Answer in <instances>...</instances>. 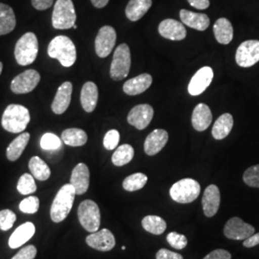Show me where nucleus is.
<instances>
[{"label": "nucleus", "instance_id": "f257e3e1", "mask_svg": "<svg viewBox=\"0 0 259 259\" xmlns=\"http://www.w3.org/2000/svg\"><path fill=\"white\" fill-rule=\"evenodd\" d=\"M50 58L58 60L65 67L74 65L77 59V52L73 41L68 37L58 36L54 37L47 49Z\"/></svg>", "mask_w": 259, "mask_h": 259}, {"label": "nucleus", "instance_id": "f03ea898", "mask_svg": "<svg viewBox=\"0 0 259 259\" xmlns=\"http://www.w3.org/2000/svg\"><path fill=\"white\" fill-rule=\"evenodd\" d=\"M30 119V112L27 108L18 104H12L4 111L1 124L7 132L19 134L26 129Z\"/></svg>", "mask_w": 259, "mask_h": 259}, {"label": "nucleus", "instance_id": "7ed1b4c3", "mask_svg": "<svg viewBox=\"0 0 259 259\" xmlns=\"http://www.w3.org/2000/svg\"><path fill=\"white\" fill-rule=\"evenodd\" d=\"M75 195L74 187L70 184L61 187L50 208V217L53 222H63L68 216L74 203Z\"/></svg>", "mask_w": 259, "mask_h": 259}, {"label": "nucleus", "instance_id": "20e7f679", "mask_svg": "<svg viewBox=\"0 0 259 259\" xmlns=\"http://www.w3.org/2000/svg\"><path fill=\"white\" fill-rule=\"evenodd\" d=\"M38 52V42L36 35L32 32L24 34L15 47V57L19 65L25 66L35 62Z\"/></svg>", "mask_w": 259, "mask_h": 259}, {"label": "nucleus", "instance_id": "39448f33", "mask_svg": "<svg viewBox=\"0 0 259 259\" xmlns=\"http://www.w3.org/2000/svg\"><path fill=\"white\" fill-rule=\"evenodd\" d=\"M77 19L72 0H57L52 14V25L55 29L73 28Z\"/></svg>", "mask_w": 259, "mask_h": 259}, {"label": "nucleus", "instance_id": "423d86ee", "mask_svg": "<svg viewBox=\"0 0 259 259\" xmlns=\"http://www.w3.org/2000/svg\"><path fill=\"white\" fill-rule=\"evenodd\" d=\"M201 192V186L193 179H183L175 183L170 188L171 198L180 204L194 202Z\"/></svg>", "mask_w": 259, "mask_h": 259}, {"label": "nucleus", "instance_id": "0eeeda50", "mask_svg": "<svg viewBox=\"0 0 259 259\" xmlns=\"http://www.w3.org/2000/svg\"><path fill=\"white\" fill-rule=\"evenodd\" d=\"M78 218L81 226L89 232H97L101 224L99 206L92 200H84L78 207Z\"/></svg>", "mask_w": 259, "mask_h": 259}, {"label": "nucleus", "instance_id": "6e6552de", "mask_svg": "<svg viewBox=\"0 0 259 259\" xmlns=\"http://www.w3.org/2000/svg\"><path fill=\"white\" fill-rule=\"evenodd\" d=\"M131 68V51L126 44H122L114 51L111 62V74L113 81H120L126 78Z\"/></svg>", "mask_w": 259, "mask_h": 259}, {"label": "nucleus", "instance_id": "1a4fd4ad", "mask_svg": "<svg viewBox=\"0 0 259 259\" xmlns=\"http://www.w3.org/2000/svg\"><path fill=\"white\" fill-rule=\"evenodd\" d=\"M236 64L241 67H250L259 62V40L250 39L242 42L236 50Z\"/></svg>", "mask_w": 259, "mask_h": 259}, {"label": "nucleus", "instance_id": "9d476101", "mask_svg": "<svg viewBox=\"0 0 259 259\" xmlns=\"http://www.w3.org/2000/svg\"><path fill=\"white\" fill-rule=\"evenodd\" d=\"M255 229L239 217H232L224 228V234L232 240H245L254 233Z\"/></svg>", "mask_w": 259, "mask_h": 259}, {"label": "nucleus", "instance_id": "9b49d317", "mask_svg": "<svg viewBox=\"0 0 259 259\" xmlns=\"http://www.w3.org/2000/svg\"><path fill=\"white\" fill-rule=\"evenodd\" d=\"M116 42V32L114 28L103 26L95 37V52L98 57L106 58L110 55Z\"/></svg>", "mask_w": 259, "mask_h": 259}, {"label": "nucleus", "instance_id": "f8f14e48", "mask_svg": "<svg viewBox=\"0 0 259 259\" xmlns=\"http://www.w3.org/2000/svg\"><path fill=\"white\" fill-rule=\"evenodd\" d=\"M40 80L39 73L29 69L18 75L11 83V90L16 94H25L33 92Z\"/></svg>", "mask_w": 259, "mask_h": 259}, {"label": "nucleus", "instance_id": "ddd939ff", "mask_svg": "<svg viewBox=\"0 0 259 259\" xmlns=\"http://www.w3.org/2000/svg\"><path fill=\"white\" fill-rule=\"evenodd\" d=\"M154 116V109L148 104H142L134 107L128 114L127 120L130 125L137 129H145Z\"/></svg>", "mask_w": 259, "mask_h": 259}, {"label": "nucleus", "instance_id": "4468645a", "mask_svg": "<svg viewBox=\"0 0 259 259\" xmlns=\"http://www.w3.org/2000/svg\"><path fill=\"white\" fill-rule=\"evenodd\" d=\"M213 70L209 66L199 69L192 77L188 84V93L192 96H197L204 93L213 80Z\"/></svg>", "mask_w": 259, "mask_h": 259}, {"label": "nucleus", "instance_id": "2eb2a0df", "mask_svg": "<svg viewBox=\"0 0 259 259\" xmlns=\"http://www.w3.org/2000/svg\"><path fill=\"white\" fill-rule=\"evenodd\" d=\"M85 242L93 249L100 251H109L112 250L115 246L114 235L111 231L107 229L93 232L87 237Z\"/></svg>", "mask_w": 259, "mask_h": 259}, {"label": "nucleus", "instance_id": "dca6fc26", "mask_svg": "<svg viewBox=\"0 0 259 259\" xmlns=\"http://www.w3.org/2000/svg\"><path fill=\"white\" fill-rule=\"evenodd\" d=\"M158 33L161 37L171 40H183L186 37V29L184 24L172 19H164L159 23Z\"/></svg>", "mask_w": 259, "mask_h": 259}, {"label": "nucleus", "instance_id": "f3484780", "mask_svg": "<svg viewBox=\"0 0 259 259\" xmlns=\"http://www.w3.org/2000/svg\"><path fill=\"white\" fill-rule=\"evenodd\" d=\"M221 202V194L218 186L215 185H208L203 195V209L206 217H213L218 212Z\"/></svg>", "mask_w": 259, "mask_h": 259}, {"label": "nucleus", "instance_id": "a211bd4d", "mask_svg": "<svg viewBox=\"0 0 259 259\" xmlns=\"http://www.w3.org/2000/svg\"><path fill=\"white\" fill-rule=\"evenodd\" d=\"M70 185L74 187L76 195H83L90 186V170L84 163H79L74 167L70 177Z\"/></svg>", "mask_w": 259, "mask_h": 259}, {"label": "nucleus", "instance_id": "6ab92c4d", "mask_svg": "<svg viewBox=\"0 0 259 259\" xmlns=\"http://www.w3.org/2000/svg\"><path fill=\"white\" fill-rule=\"evenodd\" d=\"M72 89V83L70 82H65L60 85L51 105V109L54 113L63 114L68 109L71 101Z\"/></svg>", "mask_w": 259, "mask_h": 259}, {"label": "nucleus", "instance_id": "aec40b11", "mask_svg": "<svg viewBox=\"0 0 259 259\" xmlns=\"http://www.w3.org/2000/svg\"><path fill=\"white\" fill-rule=\"evenodd\" d=\"M167 141L168 133L165 130H155L145 139L144 151L148 156H155L164 148Z\"/></svg>", "mask_w": 259, "mask_h": 259}, {"label": "nucleus", "instance_id": "412c9836", "mask_svg": "<svg viewBox=\"0 0 259 259\" xmlns=\"http://www.w3.org/2000/svg\"><path fill=\"white\" fill-rule=\"evenodd\" d=\"M36 232V228L33 223L22 224L12 233L9 239V247L11 249H17L30 240Z\"/></svg>", "mask_w": 259, "mask_h": 259}, {"label": "nucleus", "instance_id": "4be33fe9", "mask_svg": "<svg viewBox=\"0 0 259 259\" xmlns=\"http://www.w3.org/2000/svg\"><path fill=\"white\" fill-rule=\"evenodd\" d=\"M212 122V113L209 107L205 104H198L192 113V125L198 132L207 129Z\"/></svg>", "mask_w": 259, "mask_h": 259}, {"label": "nucleus", "instance_id": "5701e85b", "mask_svg": "<svg viewBox=\"0 0 259 259\" xmlns=\"http://www.w3.org/2000/svg\"><path fill=\"white\" fill-rule=\"evenodd\" d=\"M153 78L150 74L144 73L140 74L135 78L128 80L123 85L124 93L131 96H135L138 94L146 92L152 84Z\"/></svg>", "mask_w": 259, "mask_h": 259}, {"label": "nucleus", "instance_id": "b1692460", "mask_svg": "<svg viewBox=\"0 0 259 259\" xmlns=\"http://www.w3.org/2000/svg\"><path fill=\"white\" fill-rule=\"evenodd\" d=\"M180 18L182 22L188 27L193 28L198 31H204L209 26V18L205 14L193 13L188 10H181Z\"/></svg>", "mask_w": 259, "mask_h": 259}, {"label": "nucleus", "instance_id": "393cba45", "mask_svg": "<svg viewBox=\"0 0 259 259\" xmlns=\"http://www.w3.org/2000/svg\"><path fill=\"white\" fill-rule=\"evenodd\" d=\"M98 101V89L93 82H87L81 91V104L87 112H93Z\"/></svg>", "mask_w": 259, "mask_h": 259}, {"label": "nucleus", "instance_id": "a878e982", "mask_svg": "<svg viewBox=\"0 0 259 259\" xmlns=\"http://www.w3.org/2000/svg\"><path fill=\"white\" fill-rule=\"evenodd\" d=\"M152 6V0H130L125 14L131 21L142 19Z\"/></svg>", "mask_w": 259, "mask_h": 259}, {"label": "nucleus", "instance_id": "bb28decb", "mask_svg": "<svg viewBox=\"0 0 259 259\" xmlns=\"http://www.w3.org/2000/svg\"><path fill=\"white\" fill-rule=\"evenodd\" d=\"M213 31L215 38L221 45H229L233 38V27L228 19H217L213 26Z\"/></svg>", "mask_w": 259, "mask_h": 259}, {"label": "nucleus", "instance_id": "cd10ccee", "mask_svg": "<svg viewBox=\"0 0 259 259\" xmlns=\"http://www.w3.org/2000/svg\"><path fill=\"white\" fill-rule=\"evenodd\" d=\"M17 24L15 12L6 4L0 3V36L11 33Z\"/></svg>", "mask_w": 259, "mask_h": 259}, {"label": "nucleus", "instance_id": "c85d7f7f", "mask_svg": "<svg viewBox=\"0 0 259 259\" xmlns=\"http://www.w3.org/2000/svg\"><path fill=\"white\" fill-rule=\"evenodd\" d=\"M233 127V117L231 113H224L216 122L212 128L213 138L217 140L226 139Z\"/></svg>", "mask_w": 259, "mask_h": 259}, {"label": "nucleus", "instance_id": "c756f323", "mask_svg": "<svg viewBox=\"0 0 259 259\" xmlns=\"http://www.w3.org/2000/svg\"><path fill=\"white\" fill-rule=\"evenodd\" d=\"M29 139H30V134L28 133H21V135H19L17 139H14L6 150L7 158L11 161L18 160L22 155L23 151L26 148Z\"/></svg>", "mask_w": 259, "mask_h": 259}, {"label": "nucleus", "instance_id": "7c9ffc66", "mask_svg": "<svg viewBox=\"0 0 259 259\" xmlns=\"http://www.w3.org/2000/svg\"><path fill=\"white\" fill-rule=\"evenodd\" d=\"M62 140L68 146L79 147L87 143L88 135L83 130L77 128L66 129L62 134Z\"/></svg>", "mask_w": 259, "mask_h": 259}, {"label": "nucleus", "instance_id": "2f4dec72", "mask_svg": "<svg viewBox=\"0 0 259 259\" xmlns=\"http://www.w3.org/2000/svg\"><path fill=\"white\" fill-rule=\"evenodd\" d=\"M29 169L33 177L40 182L47 181L51 175L50 168L40 157H32L29 161Z\"/></svg>", "mask_w": 259, "mask_h": 259}, {"label": "nucleus", "instance_id": "473e14b6", "mask_svg": "<svg viewBox=\"0 0 259 259\" xmlns=\"http://www.w3.org/2000/svg\"><path fill=\"white\" fill-rule=\"evenodd\" d=\"M142 227L146 232L155 235H160L166 230V222L159 216L148 215L142 219Z\"/></svg>", "mask_w": 259, "mask_h": 259}, {"label": "nucleus", "instance_id": "72a5a7b5", "mask_svg": "<svg viewBox=\"0 0 259 259\" xmlns=\"http://www.w3.org/2000/svg\"><path fill=\"white\" fill-rule=\"evenodd\" d=\"M135 150L130 144H123L115 150L113 153L111 161L115 166H123L128 164L134 158Z\"/></svg>", "mask_w": 259, "mask_h": 259}, {"label": "nucleus", "instance_id": "f704fd0d", "mask_svg": "<svg viewBox=\"0 0 259 259\" xmlns=\"http://www.w3.org/2000/svg\"><path fill=\"white\" fill-rule=\"evenodd\" d=\"M148 178L143 173H135L130 175L123 181V188L126 191L134 192L143 188L147 184Z\"/></svg>", "mask_w": 259, "mask_h": 259}, {"label": "nucleus", "instance_id": "c9c22d12", "mask_svg": "<svg viewBox=\"0 0 259 259\" xmlns=\"http://www.w3.org/2000/svg\"><path fill=\"white\" fill-rule=\"evenodd\" d=\"M17 188L19 193L22 195H30L36 192L37 185L33 175L23 174L19 178Z\"/></svg>", "mask_w": 259, "mask_h": 259}, {"label": "nucleus", "instance_id": "e433bc0d", "mask_svg": "<svg viewBox=\"0 0 259 259\" xmlns=\"http://www.w3.org/2000/svg\"><path fill=\"white\" fill-rule=\"evenodd\" d=\"M40 147L47 151H56L62 147V141L54 134L47 133L40 139Z\"/></svg>", "mask_w": 259, "mask_h": 259}, {"label": "nucleus", "instance_id": "4c0bfd02", "mask_svg": "<svg viewBox=\"0 0 259 259\" xmlns=\"http://www.w3.org/2000/svg\"><path fill=\"white\" fill-rule=\"evenodd\" d=\"M39 208V200L37 197L30 196L22 200L19 204L20 211L27 214H34L37 212Z\"/></svg>", "mask_w": 259, "mask_h": 259}, {"label": "nucleus", "instance_id": "58836bf2", "mask_svg": "<svg viewBox=\"0 0 259 259\" xmlns=\"http://www.w3.org/2000/svg\"><path fill=\"white\" fill-rule=\"evenodd\" d=\"M243 181L250 187H259V164L248 168L243 175Z\"/></svg>", "mask_w": 259, "mask_h": 259}, {"label": "nucleus", "instance_id": "ea45409f", "mask_svg": "<svg viewBox=\"0 0 259 259\" xmlns=\"http://www.w3.org/2000/svg\"><path fill=\"white\" fill-rule=\"evenodd\" d=\"M17 216L10 209H3L0 211V229L4 232L9 231L16 223Z\"/></svg>", "mask_w": 259, "mask_h": 259}, {"label": "nucleus", "instance_id": "a19ab883", "mask_svg": "<svg viewBox=\"0 0 259 259\" xmlns=\"http://www.w3.org/2000/svg\"><path fill=\"white\" fill-rule=\"evenodd\" d=\"M167 242L172 248L176 250H183L187 246V238L185 237V235L180 234L178 232H170L167 235Z\"/></svg>", "mask_w": 259, "mask_h": 259}, {"label": "nucleus", "instance_id": "79ce46f5", "mask_svg": "<svg viewBox=\"0 0 259 259\" xmlns=\"http://www.w3.org/2000/svg\"><path fill=\"white\" fill-rule=\"evenodd\" d=\"M119 139H120V135H119L118 131H116V130L109 131L105 135V138H104V140H103L104 147L107 149V150H109V151L114 150L118 145Z\"/></svg>", "mask_w": 259, "mask_h": 259}, {"label": "nucleus", "instance_id": "37998d69", "mask_svg": "<svg viewBox=\"0 0 259 259\" xmlns=\"http://www.w3.org/2000/svg\"><path fill=\"white\" fill-rule=\"evenodd\" d=\"M37 255V249L35 246L30 245L22 248L12 259H34Z\"/></svg>", "mask_w": 259, "mask_h": 259}, {"label": "nucleus", "instance_id": "c03bdc74", "mask_svg": "<svg viewBox=\"0 0 259 259\" xmlns=\"http://www.w3.org/2000/svg\"><path fill=\"white\" fill-rule=\"evenodd\" d=\"M157 259H184L183 255L166 249H160L156 254Z\"/></svg>", "mask_w": 259, "mask_h": 259}, {"label": "nucleus", "instance_id": "a18cd8bd", "mask_svg": "<svg viewBox=\"0 0 259 259\" xmlns=\"http://www.w3.org/2000/svg\"><path fill=\"white\" fill-rule=\"evenodd\" d=\"M204 259H232V254L228 250L218 249L212 250L210 253H208Z\"/></svg>", "mask_w": 259, "mask_h": 259}, {"label": "nucleus", "instance_id": "49530a36", "mask_svg": "<svg viewBox=\"0 0 259 259\" xmlns=\"http://www.w3.org/2000/svg\"><path fill=\"white\" fill-rule=\"evenodd\" d=\"M53 0H32V5L35 9L44 11L52 6Z\"/></svg>", "mask_w": 259, "mask_h": 259}, {"label": "nucleus", "instance_id": "de8ad7c7", "mask_svg": "<svg viewBox=\"0 0 259 259\" xmlns=\"http://www.w3.org/2000/svg\"><path fill=\"white\" fill-rule=\"evenodd\" d=\"M188 3L198 10L207 9L210 5L209 0H187Z\"/></svg>", "mask_w": 259, "mask_h": 259}, {"label": "nucleus", "instance_id": "09e8293b", "mask_svg": "<svg viewBox=\"0 0 259 259\" xmlns=\"http://www.w3.org/2000/svg\"><path fill=\"white\" fill-rule=\"evenodd\" d=\"M256 245H259V232L258 233H255V234L253 233L249 238L245 239L244 243H243V246L246 247V248H252Z\"/></svg>", "mask_w": 259, "mask_h": 259}, {"label": "nucleus", "instance_id": "8fccbe9b", "mask_svg": "<svg viewBox=\"0 0 259 259\" xmlns=\"http://www.w3.org/2000/svg\"><path fill=\"white\" fill-rule=\"evenodd\" d=\"M91 1H92V3H93V5L95 8L101 9V8H104L105 6H107V4L109 3L110 0H91Z\"/></svg>", "mask_w": 259, "mask_h": 259}, {"label": "nucleus", "instance_id": "3c124183", "mask_svg": "<svg viewBox=\"0 0 259 259\" xmlns=\"http://www.w3.org/2000/svg\"><path fill=\"white\" fill-rule=\"evenodd\" d=\"M2 69H3V64L0 62V75H1V72H2Z\"/></svg>", "mask_w": 259, "mask_h": 259}, {"label": "nucleus", "instance_id": "603ef678", "mask_svg": "<svg viewBox=\"0 0 259 259\" xmlns=\"http://www.w3.org/2000/svg\"><path fill=\"white\" fill-rule=\"evenodd\" d=\"M73 28H74V29H77V25L75 24L74 26H73Z\"/></svg>", "mask_w": 259, "mask_h": 259}]
</instances>
